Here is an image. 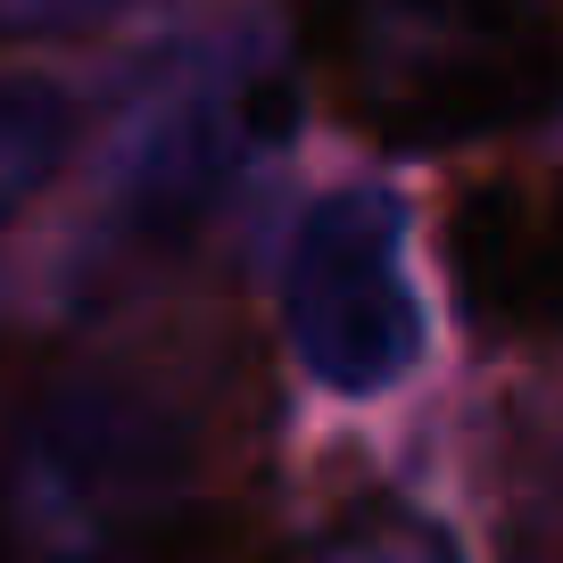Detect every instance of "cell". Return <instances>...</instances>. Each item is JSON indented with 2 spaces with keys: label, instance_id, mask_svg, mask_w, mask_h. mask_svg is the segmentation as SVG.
<instances>
[{
  "label": "cell",
  "instance_id": "obj_1",
  "mask_svg": "<svg viewBox=\"0 0 563 563\" xmlns=\"http://www.w3.org/2000/svg\"><path fill=\"white\" fill-rule=\"evenodd\" d=\"M316 100L382 150H473L563 108V0H299Z\"/></svg>",
  "mask_w": 563,
  "mask_h": 563
},
{
  "label": "cell",
  "instance_id": "obj_2",
  "mask_svg": "<svg viewBox=\"0 0 563 563\" xmlns=\"http://www.w3.org/2000/svg\"><path fill=\"white\" fill-rule=\"evenodd\" d=\"M440 257L481 340L497 349L563 340V166H489L456 183Z\"/></svg>",
  "mask_w": 563,
  "mask_h": 563
}]
</instances>
